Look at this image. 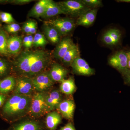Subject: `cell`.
I'll list each match as a JSON object with an SVG mask.
<instances>
[{
  "instance_id": "28",
  "label": "cell",
  "mask_w": 130,
  "mask_h": 130,
  "mask_svg": "<svg viewBox=\"0 0 130 130\" xmlns=\"http://www.w3.org/2000/svg\"><path fill=\"white\" fill-rule=\"evenodd\" d=\"M81 2L92 9L102 6V1L101 0H80Z\"/></svg>"
},
{
  "instance_id": "38",
  "label": "cell",
  "mask_w": 130,
  "mask_h": 130,
  "mask_svg": "<svg viewBox=\"0 0 130 130\" xmlns=\"http://www.w3.org/2000/svg\"><path fill=\"white\" fill-rule=\"evenodd\" d=\"M6 99V96L5 95L0 94V107L4 104Z\"/></svg>"
},
{
  "instance_id": "14",
  "label": "cell",
  "mask_w": 130,
  "mask_h": 130,
  "mask_svg": "<svg viewBox=\"0 0 130 130\" xmlns=\"http://www.w3.org/2000/svg\"><path fill=\"white\" fill-rule=\"evenodd\" d=\"M75 106L74 102L72 100H66L62 101L57 109L64 118L70 119L73 117Z\"/></svg>"
},
{
  "instance_id": "15",
  "label": "cell",
  "mask_w": 130,
  "mask_h": 130,
  "mask_svg": "<svg viewBox=\"0 0 130 130\" xmlns=\"http://www.w3.org/2000/svg\"><path fill=\"white\" fill-rule=\"evenodd\" d=\"M46 100L49 110L51 111L57 109L62 101V95L58 91L53 90L46 94Z\"/></svg>"
},
{
  "instance_id": "32",
  "label": "cell",
  "mask_w": 130,
  "mask_h": 130,
  "mask_svg": "<svg viewBox=\"0 0 130 130\" xmlns=\"http://www.w3.org/2000/svg\"><path fill=\"white\" fill-rule=\"evenodd\" d=\"M31 0H16V1H9V3H13L16 5H24L31 2Z\"/></svg>"
},
{
  "instance_id": "8",
  "label": "cell",
  "mask_w": 130,
  "mask_h": 130,
  "mask_svg": "<svg viewBox=\"0 0 130 130\" xmlns=\"http://www.w3.org/2000/svg\"><path fill=\"white\" fill-rule=\"evenodd\" d=\"M73 72L82 76H89L95 73V71L90 67L85 60L80 56L77 57L71 65Z\"/></svg>"
},
{
  "instance_id": "19",
  "label": "cell",
  "mask_w": 130,
  "mask_h": 130,
  "mask_svg": "<svg viewBox=\"0 0 130 130\" xmlns=\"http://www.w3.org/2000/svg\"><path fill=\"white\" fill-rule=\"evenodd\" d=\"M79 56H80L79 47L76 44L73 43L65 54L61 61L66 66H71L74 60Z\"/></svg>"
},
{
  "instance_id": "22",
  "label": "cell",
  "mask_w": 130,
  "mask_h": 130,
  "mask_svg": "<svg viewBox=\"0 0 130 130\" xmlns=\"http://www.w3.org/2000/svg\"><path fill=\"white\" fill-rule=\"evenodd\" d=\"M16 79L12 76L8 77L0 80V94H7L13 90L16 85Z\"/></svg>"
},
{
  "instance_id": "9",
  "label": "cell",
  "mask_w": 130,
  "mask_h": 130,
  "mask_svg": "<svg viewBox=\"0 0 130 130\" xmlns=\"http://www.w3.org/2000/svg\"><path fill=\"white\" fill-rule=\"evenodd\" d=\"M14 93L15 94L30 95L34 88L31 78L23 77L16 81Z\"/></svg>"
},
{
  "instance_id": "12",
  "label": "cell",
  "mask_w": 130,
  "mask_h": 130,
  "mask_svg": "<svg viewBox=\"0 0 130 130\" xmlns=\"http://www.w3.org/2000/svg\"><path fill=\"white\" fill-rule=\"evenodd\" d=\"M98 9H91L78 18L76 24L85 27L92 25L95 21Z\"/></svg>"
},
{
  "instance_id": "39",
  "label": "cell",
  "mask_w": 130,
  "mask_h": 130,
  "mask_svg": "<svg viewBox=\"0 0 130 130\" xmlns=\"http://www.w3.org/2000/svg\"><path fill=\"white\" fill-rule=\"evenodd\" d=\"M128 57V69H130V51L126 53Z\"/></svg>"
},
{
  "instance_id": "21",
  "label": "cell",
  "mask_w": 130,
  "mask_h": 130,
  "mask_svg": "<svg viewBox=\"0 0 130 130\" xmlns=\"http://www.w3.org/2000/svg\"><path fill=\"white\" fill-rule=\"evenodd\" d=\"M43 29L46 37L51 42L57 44L60 42L61 35L56 28L44 24Z\"/></svg>"
},
{
  "instance_id": "31",
  "label": "cell",
  "mask_w": 130,
  "mask_h": 130,
  "mask_svg": "<svg viewBox=\"0 0 130 130\" xmlns=\"http://www.w3.org/2000/svg\"><path fill=\"white\" fill-rule=\"evenodd\" d=\"M31 21V20H28L26 21L23 24L22 27L23 31L25 33L28 34V35H30Z\"/></svg>"
},
{
  "instance_id": "41",
  "label": "cell",
  "mask_w": 130,
  "mask_h": 130,
  "mask_svg": "<svg viewBox=\"0 0 130 130\" xmlns=\"http://www.w3.org/2000/svg\"><path fill=\"white\" fill-rule=\"evenodd\" d=\"M1 13L0 12V18H1Z\"/></svg>"
},
{
  "instance_id": "26",
  "label": "cell",
  "mask_w": 130,
  "mask_h": 130,
  "mask_svg": "<svg viewBox=\"0 0 130 130\" xmlns=\"http://www.w3.org/2000/svg\"><path fill=\"white\" fill-rule=\"evenodd\" d=\"M48 43V42L44 35L40 32L35 34L33 39V46L35 47H44Z\"/></svg>"
},
{
  "instance_id": "29",
  "label": "cell",
  "mask_w": 130,
  "mask_h": 130,
  "mask_svg": "<svg viewBox=\"0 0 130 130\" xmlns=\"http://www.w3.org/2000/svg\"><path fill=\"white\" fill-rule=\"evenodd\" d=\"M21 28L18 24L16 23L7 24L4 27L5 30L11 33H15L18 32Z\"/></svg>"
},
{
  "instance_id": "24",
  "label": "cell",
  "mask_w": 130,
  "mask_h": 130,
  "mask_svg": "<svg viewBox=\"0 0 130 130\" xmlns=\"http://www.w3.org/2000/svg\"><path fill=\"white\" fill-rule=\"evenodd\" d=\"M76 89L74 79L72 78L64 79L61 82L60 90L61 92L66 95L72 94Z\"/></svg>"
},
{
  "instance_id": "10",
  "label": "cell",
  "mask_w": 130,
  "mask_h": 130,
  "mask_svg": "<svg viewBox=\"0 0 130 130\" xmlns=\"http://www.w3.org/2000/svg\"><path fill=\"white\" fill-rule=\"evenodd\" d=\"M121 37L120 31L118 29L112 28L106 31L103 35L102 41L107 46H113L119 43Z\"/></svg>"
},
{
  "instance_id": "18",
  "label": "cell",
  "mask_w": 130,
  "mask_h": 130,
  "mask_svg": "<svg viewBox=\"0 0 130 130\" xmlns=\"http://www.w3.org/2000/svg\"><path fill=\"white\" fill-rule=\"evenodd\" d=\"M60 14H64V13L58 3L52 0H48L45 13L42 17L44 18H49Z\"/></svg>"
},
{
  "instance_id": "13",
  "label": "cell",
  "mask_w": 130,
  "mask_h": 130,
  "mask_svg": "<svg viewBox=\"0 0 130 130\" xmlns=\"http://www.w3.org/2000/svg\"><path fill=\"white\" fill-rule=\"evenodd\" d=\"M48 73L50 77L54 82H61L66 77L68 71L60 65L55 63L52 65Z\"/></svg>"
},
{
  "instance_id": "27",
  "label": "cell",
  "mask_w": 130,
  "mask_h": 130,
  "mask_svg": "<svg viewBox=\"0 0 130 130\" xmlns=\"http://www.w3.org/2000/svg\"><path fill=\"white\" fill-rule=\"evenodd\" d=\"M9 65L7 61L0 58V77L6 76L9 72Z\"/></svg>"
},
{
  "instance_id": "25",
  "label": "cell",
  "mask_w": 130,
  "mask_h": 130,
  "mask_svg": "<svg viewBox=\"0 0 130 130\" xmlns=\"http://www.w3.org/2000/svg\"><path fill=\"white\" fill-rule=\"evenodd\" d=\"M8 38L5 30L0 29V54L6 55L8 54L7 50Z\"/></svg>"
},
{
  "instance_id": "7",
  "label": "cell",
  "mask_w": 130,
  "mask_h": 130,
  "mask_svg": "<svg viewBox=\"0 0 130 130\" xmlns=\"http://www.w3.org/2000/svg\"><path fill=\"white\" fill-rule=\"evenodd\" d=\"M108 62L110 66L122 73L128 69V57L124 51H118L112 55Z\"/></svg>"
},
{
  "instance_id": "34",
  "label": "cell",
  "mask_w": 130,
  "mask_h": 130,
  "mask_svg": "<svg viewBox=\"0 0 130 130\" xmlns=\"http://www.w3.org/2000/svg\"><path fill=\"white\" fill-rule=\"evenodd\" d=\"M123 74L126 83L130 85V69H128Z\"/></svg>"
},
{
  "instance_id": "33",
  "label": "cell",
  "mask_w": 130,
  "mask_h": 130,
  "mask_svg": "<svg viewBox=\"0 0 130 130\" xmlns=\"http://www.w3.org/2000/svg\"><path fill=\"white\" fill-rule=\"evenodd\" d=\"M37 24L35 21L31 20V24L30 31V35H32L36 33Z\"/></svg>"
},
{
  "instance_id": "4",
  "label": "cell",
  "mask_w": 130,
  "mask_h": 130,
  "mask_svg": "<svg viewBox=\"0 0 130 130\" xmlns=\"http://www.w3.org/2000/svg\"><path fill=\"white\" fill-rule=\"evenodd\" d=\"M46 94L38 92L32 97L29 112L34 117H40L50 111L46 100Z\"/></svg>"
},
{
  "instance_id": "5",
  "label": "cell",
  "mask_w": 130,
  "mask_h": 130,
  "mask_svg": "<svg viewBox=\"0 0 130 130\" xmlns=\"http://www.w3.org/2000/svg\"><path fill=\"white\" fill-rule=\"evenodd\" d=\"M44 24L56 28L61 36H65L72 31L75 27L73 20L68 18H58L44 21Z\"/></svg>"
},
{
  "instance_id": "3",
  "label": "cell",
  "mask_w": 130,
  "mask_h": 130,
  "mask_svg": "<svg viewBox=\"0 0 130 130\" xmlns=\"http://www.w3.org/2000/svg\"><path fill=\"white\" fill-rule=\"evenodd\" d=\"M64 14L78 17L90 10V8L84 5L80 0H67L58 2Z\"/></svg>"
},
{
  "instance_id": "1",
  "label": "cell",
  "mask_w": 130,
  "mask_h": 130,
  "mask_svg": "<svg viewBox=\"0 0 130 130\" xmlns=\"http://www.w3.org/2000/svg\"><path fill=\"white\" fill-rule=\"evenodd\" d=\"M50 61V56L43 50L23 51L14 63L17 72L23 77L32 78L42 72Z\"/></svg>"
},
{
  "instance_id": "16",
  "label": "cell",
  "mask_w": 130,
  "mask_h": 130,
  "mask_svg": "<svg viewBox=\"0 0 130 130\" xmlns=\"http://www.w3.org/2000/svg\"><path fill=\"white\" fill-rule=\"evenodd\" d=\"M23 44V40L20 37L14 36L8 38L7 50L8 54L15 55L18 53Z\"/></svg>"
},
{
  "instance_id": "40",
  "label": "cell",
  "mask_w": 130,
  "mask_h": 130,
  "mask_svg": "<svg viewBox=\"0 0 130 130\" xmlns=\"http://www.w3.org/2000/svg\"><path fill=\"white\" fill-rule=\"evenodd\" d=\"M117 1L118 2L130 3V0H120Z\"/></svg>"
},
{
  "instance_id": "20",
  "label": "cell",
  "mask_w": 130,
  "mask_h": 130,
  "mask_svg": "<svg viewBox=\"0 0 130 130\" xmlns=\"http://www.w3.org/2000/svg\"><path fill=\"white\" fill-rule=\"evenodd\" d=\"M62 121L61 115L57 112L54 111L47 115L46 124L47 128L49 130H55Z\"/></svg>"
},
{
  "instance_id": "6",
  "label": "cell",
  "mask_w": 130,
  "mask_h": 130,
  "mask_svg": "<svg viewBox=\"0 0 130 130\" xmlns=\"http://www.w3.org/2000/svg\"><path fill=\"white\" fill-rule=\"evenodd\" d=\"M31 78L33 88L38 92H44L51 88L54 83L48 72H42Z\"/></svg>"
},
{
  "instance_id": "11",
  "label": "cell",
  "mask_w": 130,
  "mask_h": 130,
  "mask_svg": "<svg viewBox=\"0 0 130 130\" xmlns=\"http://www.w3.org/2000/svg\"><path fill=\"white\" fill-rule=\"evenodd\" d=\"M72 40L69 37H65L58 43L54 51V57L61 60L70 47L73 44Z\"/></svg>"
},
{
  "instance_id": "36",
  "label": "cell",
  "mask_w": 130,
  "mask_h": 130,
  "mask_svg": "<svg viewBox=\"0 0 130 130\" xmlns=\"http://www.w3.org/2000/svg\"><path fill=\"white\" fill-rule=\"evenodd\" d=\"M28 44H29V37L28 35L25 37L23 40V45L25 48L28 49Z\"/></svg>"
},
{
  "instance_id": "2",
  "label": "cell",
  "mask_w": 130,
  "mask_h": 130,
  "mask_svg": "<svg viewBox=\"0 0 130 130\" xmlns=\"http://www.w3.org/2000/svg\"><path fill=\"white\" fill-rule=\"evenodd\" d=\"M32 97L30 95L15 94L6 102L3 111L8 116H15L29 111Z\"/></svg>"
},
{
  "instance_id": "35",
  "label": "cell",
  "mask_w": 130,
  "mask_h": 130,
  "mask_svg": "<svg viewBox=\"0 0 130 130\" xmlns=\"http://www.w3.org/2000/svg\"><path fill=\"white\" fill-rule=\"evenodd\" d=\"M60 130H76L72 124L69 123L61 128Z\"/></svg>"
},
{
  "instance_id": "23",
  "label": "cell",
  "mask_w": 130,
  "mask_h": 130,
  "mask_svg": "<svg viewBox=\"0 0 130 130\" xmlns=\"http://www.w3.org/2000/svg\"><path fill=\"white\" fill-rule=\"evenodd\" d=\"M48 0H41L37 3L28 14L29 17L38 18L43 16Z\"/></svg>"
},
{
  "instance_id": "17",
  "label": "cell",
  "mask_w": 130,
  "mask_h": 130,
  "mask_svg": "<svg viewBox=\"0 0 130 130\" xmlns=\"http://www.w3.org/2000/svg\"><path fill=\"white\" fill-rule=\"evenodd\" d=\"M10 130H43V128L37 121L27 120L14 125Z\"/></svg>"
},
{
  "instance_id": "30",
  "label": "cell",
  "mask_w": 130,
  "mask_h": 130,
  "mask_svg": "<svg viewBox=\"0 0 130 130\" xmlns=\"http://www.w3.org/2000/svg\"><path fill=\"white\" fill-rule=\"evenodd\" d=\"M0 20L7 24L15 23V20L12 14L8 13L2 12L1 13Z\"/></svg>"
},
{
  "instance_id": "37",
  "label": "cell",
  "mask_w": 130,
  "mask_h": 130,
  "mask_svg": "<svg viewBox=\"0 0 130 130\" xmlns=\"http://www.w3.org/2000/svg\"><path fill=\"white\" fill-rule=\"evenodd\" d=\"M28 37H29L28 47H29V48L33 46L34 37L32 36V35H28Z\"/></svg>"
}]
</instances>
